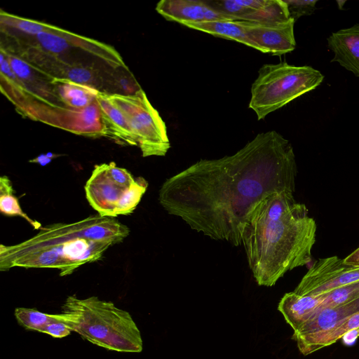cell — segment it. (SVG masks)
Here are the masks:
<instances>
[{"label": "cell", "instance_id": "obj_13", "mask_svg": "<svg viewBox=\"0 0 359 359\" xmlns=\"http://www.w3.org/2000/svg\"><path fill=\"white\" fill-rule=\"evenodd\" d=\"M327 46L334 53L332 62H338L359 77V24L332 32Z\"/></svg>", "mask_w": 359, "mask_h": 359}, {"label": "cell", "instance_id": "obj_4", "mask_svg": "<svg viewBox=\"0 0 359 359\" xmlns=\"http://www.w3.org/2000/svg\"><path fill=\"white\" fill-rule=\"evenodd\" d=\"M62 313L72 332L93 344L118 352L142 351L140 331L131 315L111 302L71 295L64 302Z\"/></svg>", "mask_w": 359, "mask_h": 359}, {"label": "cell", "instance_id": "obj_21", "mask_svg": "<svg viewBox=\"0 0 359 359\" xmlns=\"http://www.w3.org/2000/svg\"><path fill=\"white\" fill-rule=\"evenodd\" d=\"M316 295H320L322 299L318 314L323 309L333 308L358 298L359 280Z\"/></svg>", "mask_w": 359, "mask_h": 359}, {"label": "cell", "instance_id": "obj_7", "mask_svg": "<svg viewBox=\"0 0 359 359\" xmlns=\"http://www.w3.org/2000/svg\"><path fill=\"white\" fill-rule=\"evenodd\" d=\"M359 280V266L344 263L337 256L316 260L303 276L294 292L316 295Z\"/></svg>", "mask_w": 359, "mask_h": 359}, {"label": "cell", "instance_id": "obj_9", "mask_svg": "<svg viewBox=\"0 0 359 359\" xmlns=\"http://www.w3.org/2000/svg\"><path fill=\"white\" fill-rule=\"evenodd\" d=\"M130 186L115 181L109 173L107 163H102L95 165L84 189L89 204L98 215L115 217L119 203Z\"/></svg>", "mask_w": 359, "mask_h": 359}, {"label": "cell", "instance_id": "obj_8", "mask_svg": "<svg viewBox=\"0 0 359 359\" xmlns=\"http://www.w3.org/2000/svg\"><path fill=\"white\" fill-rule=\"evenodd\" d=\"M206 2L235 20L273 23L291 19L283 0H208Z\"/></svg>", "mask_w": 359, "mask_h": 359}, {"label": "cell", "instance_id": "obj_3", "mask_svg": "<svg viewBox=\"0 0 359 359\" xmlns=\"http://www.w3.org/2000/svg\"><path fill=\"white\" fill-rule=\"evenodd\" d=\"M129 233L128 227L117 219L98 214L72 223L52 224L18 244H1L0 271L55 269L60 276H68L83 264L101 259Z\"/></svg>", "mask_w": 359, "mask_h": 359}, {"label": "cell", "instance_id": "obj_25", "mask_svg": "<svg viewBox=\"0 0 359 359\" xmlns=\"http://www.w3.org/2000/svg\"><path fill=\"white\" fill-rule=\"evenodd\" d=\"M71 332L72 330L67 325L65 320L56 322L48 325L43 330L42 333L47 334L54 338H63L69 335Z\"/></svg>", "mask_w": 359, "mask_h": 359}, {"label": "cell", "instance_id": "obj_22", "mask_svg": "<svg viewBox=\"0 0 359 359\" xmlns=\"http://www.w3.org/2000/svg\"><path fill=\"white\" fill-rule=\"evenodd\" d=\"M99 74L98 70L93 67L81 65H64L60 71V79H67L73 82L88 85L98 90L100 79Z\"/></svg>", "mask_w": 359, "mask_h": 359}, {"label": "cell", "instance_id": "obj_23", "mask_svg": "<svg viewBox=\"0 0 359 359\" xmlns=\"http://www.w3.org/2000/svg\"><path fill=\"white\" fill-rule=\"evenodd\" d=\"M147 187L148 182L144 178L142 177H137L119 203L117 216L128 215L132 213L140 202Z\"/></svg>", "mask_w": 359, "mask_h": 359}, {"label": "cell", "instance_id": "obj_18", "mask_svg": "<svg viewBox=\"0 0 359 359\" xmlns=\"http://www.w3.org/2000/svg\"><path fill=\"white\" fill-rule=\"evenodd\" d=\"M14 315L18 323L24 328L39 332H43L51 323L66 320L63 313L48 314L29 308H16Z\"/></svg>", "mask_w": 359, "mask_h": 359}, {"label": "cell", "instance_id": "obj_26", "mask_svg": "<svg viewBox=\"0 0 359 359\" xmlns=\"http://www.w3.org/2000/svg\"><path fill=\"white\" fill-rule=\"evenodd\" d=\"M60 154H55L51 152H48L47 154H42L36 156V158L31 159L29 161V163H34L41 165V166H45L47 164L50 163L53 158H55L60 156Z\"/></svg>", "mask_w": 359, "mask_h": 359}, {"label": "cell", "instance_id": "obj_10", "mask_svg": "<svg viewBox=\"0 0 359 359\" xmlns=\"http://www.w3.org/2000/svg\"><path fill=\"white\" fill-rule=\"evenodd\" d=\"M248 38L255 49L273 55H281L294 50V20L262 23L241 20Z\"/></svg>", "mask_w": 359, "mask_h": 359}, {"label": "cell", "instance_id": "obj_28", "mask_svg": "<svg viewBox=\"0 0 359 359\" xmlns=\"http://www.w3.org/2000/svg\"><path fill=\"white\" fill-rule=\"evenodd\" d=\"M359 335V328L350 331L343 336L344 341L347 344H353Z\"/></svg>", "mask_w": 359, "mask_h": 359}, {"label": "cell", "instance_id": "obj_20", "mask_svg": "<svg viewBox=\"0 0 359 359\" xmlns=\"http://www.w3.org/2000/svg\"><path fill=\"white\" fill-rule=\"evenodd\" d=\"M359 328V312L351 316L346 321L326 334L317 338L306 346L300 352L304 355L311 354L325 346H330L347 332Z\"/></svg>", "mask_w": 359, "mask_h": 359}, {"label": "cell", "instance_id": "obj_12", "mask_svg": "<svg viewBox=\"0 0 359 359\" xmlns=\"http://www.w3.org/2000/svg\"><path fill=\"white\" fill-rule=\"evenodd\" d=\"M156 11L165 19L182 25L216 20H235L219 12L204 0H161Z\"/></svg>", "mask_w": 359, "mask_h": 359}, {"label": "cell", "instance_id": "obj_2", "mask_svg": "<svg viewBox=\"0 0 359 359\" xmlns=\"http://www.w3.org/2000/svg\"><path fill=\"white\" fill-rule=\"evenodd\" d=\"M316 223L292 192L271 194L250 212L243 234L248 264L257 283L271 287L287 271L307 264Z\"/></svg>", "mask_w": 359, "mask_h": 359}, {"label": "cell", "instance_id": "obj_5", "mask_svg": "<svg viewBox=\"0 0 359 359\" xmlns=\"http://www.w3.org/2000/svg\"><path fill=\"white\" fill-rule=\"evenodd\" d=\"M324 76L310 66L286 62L262 65L251 87L249 108L258 120L284 107L293 100L314 90Z\"/></svg>", "mask_w": 359, "mask_h": 359}, {"label": "cell", "instance_id": "obj_11", "mask_svg": "<svg viewBox=\"0 0 359 359\" xmlns=\"http://www.w3.org/2000/svg\"><path fill=\"white\" fill-rule=\"evenodd\" d=\"M359 312V297L341 305L323 309L315 318L294 332L299 351L317 338L338 327Z\"/></svg>", "mask_w": 359, "mask_h": 359}, {"label": "cell", "instance_id": "obj_6", "mask_svg": "<svg viewBox=\"0 0 359 359\" xmlns=\"http://www.w3.org/2000/svg\"><path fill=\"white\" fill-rule=\"evenodd\" d=\"M107 96L125 116L142 156H165L170 148L165 123L143 90Z\"/></svg>", "mask_w": 359, "mask_h": 359}, {"label": "cell", "instance_id": "obj_16", "mask_svg": "<svg viewBox=\"0 0 359 359\" xmlns=\"http://www.w3.org/2000/svg\"><path fill=\"white\" fill-rule=\"evenodd\" d=\"M53 92L62 104L69 109H81L97 100L102 91L94 87L77 83L67 79L53 78Z\"/></svg>", "mask_w": 359, "mask_h": 359}, {"label": "cell", "instance_id": "obj_1", "mask_svg": "<svg viewBox=\"0 0 359 359\" xmlns=\"http://www.w3.org/2000/svg\"><path fill=\"white\" fill-rule=\"evenodd\" d=\"M297 173L291 143L270 130L232 155L201 159L168 178L158 201L191 229L240 246L253 208L271 194L294 193Z\"/></svg>", "mask_w": 359, "mask_h": 359}, {"label": "cell", "instance_id": "obj_19", "mask_svg": "<svg viewBox=\"0 0 359 359\" xmlns=\"http://www.w3.org/2000/svg\"><path fill=\"white\" fill-rule=\"evenodd\" d=\"M0 210L8 216H19L26 219L35 229H40V223L31 219L23 212L18 199L14 195L11 181L7 176L0 177Z\"/></svg>", "mask_w": 359, "mask_h": 359}, {"label": "cell", "instance_id": "obj_15", "mask_svg": "<svg viewBox=\"0 0 359 359\" xmlns=\"http://www.w3.org/2000/svg\"><path fill=\"white\" fill-rule=\"evenodd\" d=\"M97 101L102 114L105 136L122 144L137 146L125 116L111 102L107 93L100 92Z\"/></svg>", "mask_w": 359, "mask_h": 359}, {"label": "cell", "instance_id": "obj_24", "mask_svg": "<svg viewBox=\"0 0 359 359\" xmlns=\"http://www.w3.org/2000/svg\"><path fill=\"white\" fill-rule=\"evenodd\" d=\"M288 8L290 18L294 22L300 17L311 15L316 10L317 0H283Z\"/></svg>", "mask_w": 359, "mask_h": 359}, {"label": "cell", "instance_id": "obj_17", "mask_svg": "<svg viewBox=\"0 0 359 359\" xmlns=\"http://www.w3.org/2000/svg\"><path fill=\"white\" fill-rule=\"evenodd\" d=\"M184 26L215 36L236 41L255 49V46L248 38L241 20H216L188 23Z\"/></svg>", "mask_w": 359, "mask_h": 359}, {"label": "cell", "instance_id": "obj_27", "mask_svg": "<svg viewBox=\"0 0 359 359\" xmlns=\"http://www.w3.org/2000/svg\"><path fill=\"white\" fill-rule=\"evenodd\" d=\"M345 264L352 266H359V248L344 259Z\"/></svg>", "mask_w": 359, "mask_h": 359}, {"label": "cell", "instance_id": "obj_14", "mask_svg": "<svg viewBox=\"0 0 359 359\" xmlns=\"http://www.w3.org/2000/svg\"><path fill=\"white\" fill-rule=\"evenodd\" d=\"M321 302L320 295H301L293 291L285 294L278 309L296 332L316 316Z\"/></svg>", "mask_w": 359, "mask_h": 359}]
</instances>
